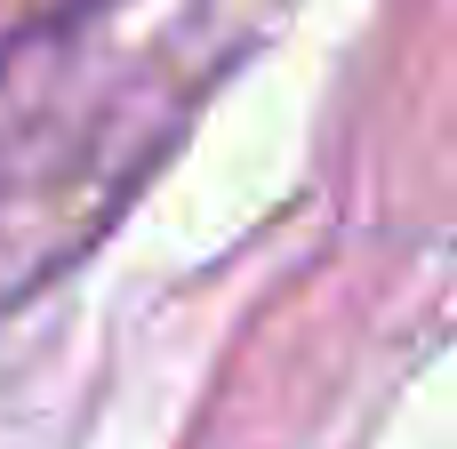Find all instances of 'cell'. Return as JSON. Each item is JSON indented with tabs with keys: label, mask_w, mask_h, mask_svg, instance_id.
Listing matches in <instances>:
<instances>
[]
</instances>
